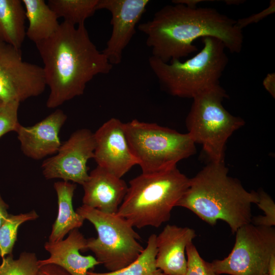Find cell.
Listing matches in <instances>:
<instances>
[{
	"label": "cell",
	"instance_id": "6da1fadb",
	"mask_svg": "<svg viewBox=\"0 0 275 275\" xmlns=\"http://www.w3.org/2000/svg\"><path fill=\"white\" fill-rule=\"evenodd\" d=\"M174 4L163 7L151 20L138 25L147 37L152 56L164 63L181 60L198 50L195 40L206 37L220 40L231 53L241 52L243 35L236 20L213 8Z\"/></svg>",
	"mask_w": 275,
	"mask_h": 275
},
{
	"label": "cell",
	"instance_id": "7a4b0ae2",
	"mask_svg": "<svg viewBox=\"0 0 275 275\" xmlns=\"http://www.w3.org/2000/svg\"><path fill=\"white\" fill-rule=\"evenodd\" d=\"M35 45L49 89V108L82 95L94 77L107 74L113 68L91 40L85 24L76 26L63 21L51 37Z\"/></svg>",
	"mask_w": 275,
	"mask_h": 275
},
{
	"label": "cell",
	"instance_id": "3957f363",
	"mask_svg": "<svg viewBox=\"0 0 275 275\" xmlns=\"http://www.w3.org/2000/svg\"><path fill=\"white\" fill-rule=\"evenodd\" d=\"M224 162H210L195 176L177 204L188 209L211 226L219 220L231 232L251 223V206L258 201L257 192L246 190L240 182L228 175Z\"/></svg>",
	"mask_w": 275,
	"mask_h": 275
},
{
	"label": "cell",
	"instance_id": "277c9868",
	"mask_svg": "<svg viewBox=\"0 0 275 275\" xmlns=\"http://www.w3.org/2000/svg\"><path fill=\"white\" fill-rule=\"evenodd\" d=\"M189 178L177 167L167 171L143 173L129 181L117 212L133 227H159L169 221L171 211L187 189Z\"/></svg>",
	"mask_w": 275,
	"mask_h": 275
},
{
	"label": "cell",
	"instance_id": "5b68a950",
	"mask_svg": "<svg viewBox=\"0 0 275 275\" xmlns=\"http://www.w3.org/2000/svg\"><path fill=\"white\" fill-rule=\"evenodd\" d=\"M203 46L195 56L182 62L173 60L164 63L150 56L148 63L162 90L173 96L193 98L219 85V79L229 59L223 43L206 37Z\"/></svg>",
	"mask_w": 275,
	"mask_h": 275
},
{
	"label": "cell",
	"instance_id": "8992f818",
	"mask_svg": "<svg viewBox=\"0 0 275 275\" xmlns=\"http://www.w3.org/2000/svg\"><path fill=\"white\" fill-rule=\"evenodd\" d=\"M132 155L143 173H153L177 167L180 160L196 153L188 134L134 119L123 124Z\"/></svg>",
	"mask_w": 275,
	"mask_h": 275
},
{
	"label": "cell",
	"instance_id": "52a82bcc",
	"mask_svg": "<svg viewBox=\"0 0 275 275\" xmlns=\"http://www.w3.org/2000/svg\"><path fill=\"white\" fill-rule=\"evenodd\" d=\"M228 97L220 84L202 92L193 98L186 117L187 133L195 144L202 145L210 162H224L228 139L245 123L223 106Z\"/></svg>",
	"mask_w": 275,
	"mask_h": 275
},
{
	"label": "cell",
	"instance_id": "ba28073f",
	"mask_svg": "<svg viewBox=\"0 0 275 275\" xmlns=\"http://www.w3.org/2000/svg\"><path fill=\"white\" fill-rule=\"evenodd\" d=\"M95 227L97 238L87 239L86 250L109 271L122 269L135 261L144 248L140 235L124 218L82 205L76 211Z\"/></svg>",
	"mask_w": 275,
	"mask_h": 275
},
{
	"label": "cell",
	"instance_id": "9c48e42d",
	"mask_svg": "<svg viewBox=\"0 0 275 275\" xmlns=\"http://www.w3.org/2000/svg\"><path fill=\"white\" fill-rule=\"evenodd\" d=\"M235 241L229 255L210 263L218 275H264L271 255L275 254L273 227L243 225L235 232Z\"/></svg>",
	"mask_w": 275,
	"mask_h": 275
},
{
	"label": "cell",
	"instance_id": "30bf717a",
	"mask_svg": "<svg viewBox=\"0 0 275 275\" xmlns=\"http://www.w3.org/2000/svg\"><path fill=\"white\" fill-rule=\"evenodd\" d=\"M46 87L43 68L23 60L20 49L0 41V101L20 103Z\"/></svg>",
	"mask_w": 275,
	"mask_h": 275
},
{
	"label": "cell",
	"instance_id": "8fae6325",
	"mask_svg": "<svg viewBox=\"0 0 275 275\" xmlns=\"http://www.w3.org/2000/svg\"><path fill=\"white\" fill-rule=\"evenodd\" d=\"M95 148L94 133L87 128L76 130L55 155L43 161V176L46 179L59 178L82 185L89 177L87 162L94 158Z\"/></svg>",
	"mask_w": 275,
	"mask_h": 275
},
{
	"label": "cell",
	"instance_id": "7c38bea8",
	"mask_svg": "<svg viewBox=\"0 0 275 275\" xmlns=\"http://www.w3.org/2000/svg\"><path fill=\"white\" fill-rule=\"evenodd\" d=\"M149 0H99L97 10L111 14V35L101 51L113 66L119 64L122 54L135 33V27L146 11Z\"/></svg>",
	"mask_w": 275,
	"mask_h": 275
},
{
	"label": "cell",
	"instance_id": "4fadbf2b",
	"mask_svg": "<svg viewBox=\"0 0 275 275\" xmlns=\"http://www.w3.org/2000/svg\"><path fill=\"white\" fill-rule=\"evenodd\" d=\"M123 124L118 119L112 118L94 133L93 158L97 166L121 178L137 164L128 145Z\"/></svg>",
	"mask_w": 275,
	"mask_h": 275
},
{
	"label": "cell",
	"instance_id": "5bb4252c",
	"mask_svg": "<svg viewBox=\"0 0 275 275\" xmlns=\"http://www.w3.org/2000/svg\"><path fill=\"white\" fill-rule=\"evenodd\" d=\"M67 119L62 110L57 109L33 126L19 124L15 132L23 153L35 160L56 154L62 144L60 131Z\"/></svg>",
	"mask_w": 275,
	"mask_h": 275
},
{
	"label": "cell",
	"instance_id": "9a60e30c",
	"mask_svg": "<svg viewBox=\"0 0 275 275\" xmlns=\"http://www.w3.org/2000/svg\"><path fill=\"white\" fill-rule=\"evenodd\" d=\"M82 186V205L109 214L117 213L128 189L121 178L98 166Z\"/></svg>",
	"mask_w": 275,
	"mask_h": 275
},
{
	"label": "cell",
	"instance_id": "2e32d148",
	"mask_svg": "<svg viewBox=\"0 0 275 275\" xmlns=\"http://www.w3.org/2000/svg\"><path fill=\"white\" fill-rule=\"evenodd\" d=\"M196 236V231L189 227L166 225L156 235V267L166 275H185L186 248Z\"/></svg>",
	"mask_w": 275,
	"mask_h": 275
},
{
	"label": "cell",
	"instance_id": "e0dca14e",
	"mask_svg": "<svg viewBox=\"0 0 275 275\" xmlns=\"http://www.w3.org/2000/svg\"><path fill=\"white\" fill-rule=\"evenodd\" d=\"M87 239L75 229L69 233L68 237L56 242L47 241L45 249L49 257L39 260V267L46 264L58 265L70 275H87L90 269L100 264L95 257L91 255L84 256L80 251H86Z\"/></svg>",
	"mask_w": 275,
	"mask_h": 275
},
{
	"label": "cell",
	"instance_id": "ac0fdd59",
	"mask_svg": "<svg viewBox=\"0 0 275 275\" xmlns=\"http://www.w3.org/2000/svg\"><path fill=\"white\" fill-rule=\"evenodd\" d=\"M58 198V214L52 225L48 241L56 242L63 239L72 230L81 227L85 220L73 209V197L75 183L58 181L53 184Z\"/></svg>",
	"mask_w": 275,
	"mask_h": 275
},
{
	"label": "cell",
	"instance_id": "d6986e66",
	"mask_svg": "<svg viewBox=\"0 0 275 275\" xmlns=\"http://www.w3.org/2000/svg\"><path fill=\"white\" fill-rule=\"evenodd\" d=\"M29 22L26 36L35 44L48 39L60 23L54 11L44 0H22Z\"/></svg>",
	"mask_w": 275,
	"mask_h": 275
},
{
	"label": "cell",
	"instance_id": "ffe728a7",
	"mask_svg": "<svg viewBox=\"0 0 275 275\" xmlns=\"http://www.w3.org/2000/svg\"><path fill=\"white\" fill-rule=\"evenodd\" d=\"M25 10L21 0H0V41L20 49L26 30Z\"/></svg>",
	"mask_w": 275,
	"mask_h": 275
},
{
	"label": "cell",
	"instance_id": "44dd1931",
	"mask_svg": "<svg viewBox=\"0 0 275 275\" xmlns=\"http://www.w3.org/2000/svg\"><path fill=\"white\" fill-rule=\"evenodd\" d=\"M156 234H151L148 238L146 248L138 258L128 266L108 272L89 271L87 275H166L156 266Z\"/></svg>",
	"mask_w": 275,
	"mask_h": 275
},
{
	"label": "cell",
	"instance_id": "7402d4cb",
	"mask_svg": "<svg viewBox=\"0 0 275 275\" xmlns=\"http://www.w3.org/2000/svg\"><path fill=\"white\" fill-rule=\"evenodd\" d=\"M99 0H49L47 4L58 18L74 25L85 24L96 11Z\"/></svg>",
	"mask_w": 275,
	"mask_h": 275
},
{
	"label": "cell",
	"instance_id": "603a6c76",
	"mask_svg": "<svg viewBox=\"0 0 275 275\" xmlns=\"http://www.w3.org/2000/svg\"><path fill=\"white\" fill-rule=\"evenodd\" d=\"M39 215L35 210L8 216L0 227V257L2 258L12 254L19 227L24 223L34 221Z\"/></svg>",
	"mask_w": 275,
	"mask_h": 275
},
{
	"label": "cell",
	"instance_id": "cb8c5ba5",
	"mask_svg": "<svg viewBox=\"0 0 275 275\" xmlns=\"http://www.w3.org/2000/svg\"><path fill=\"white\" fill-rule=\"evenodd\" d=\"M38 260L34 253L22 252L16 259L9 255L2 258L0 275H38Z\"/></svg>",
	"mask_w": 275,
	"mask_h": 275
},
{
	"label": "cell",
	"instance_id": "d4e9b609",
	"mask_svg": "<svg viewBox=\"0 0 275 275\" xmlns=\"http://www.w3.org/2000/svg\"><path fill=\"white\" fill-rule=\"evenodd\" d=\"M186 254L187 268L185 275H218L213 270L210 263L201 257L193 242L186 246Z\"/></svg>",
	"mask_w": 275,
	"mask_h": 275
},
{
	"label": "cell",
	"instance_id": "484cf974",
	"mask_svg": "<svg viewBox=\"0 0 275 275\" xmlns=\"http://www.w3.org/2000/svg\"><path fill=\"white\" fill-rule=\"evenodd\" d=\"M19 104L17 101H0V138L9 132L16 131L20 124L18 119Z\"/></svg>",
	"mask_w": 275,
	"mask_h": 275
},
{
	"label": "cell",
	"instance_id": "4316f807",
	"mask_svg": "<svg viewBox=\"0 0 275 275\" xmlns=\"http://www.w3.org/2000/svg\"><path fill=\"white\" fill-rule=\"evenodd\" d=\"M257 205L264 213L252 217L251 223L256 226L273 227L275 225V204L272 198L263 190L257 192Z\"/></svg>",
	"mask_w": 275,
	"mask_h": 275
},
{
	"label": "cell",
	"instance_id": "83f0119b",
	"mask_svg": "<svg viewBox=\"0 0 275 275\" xmlns=\"http://www.w3.org/2000/svg\"><path fill=\"white\" fill-rule=\"evenodd\" d=\"M275 12V1L271 0L269 2V6L261 12L250 15L245 18H240L236 20V24L238 28L242 29L252 23H257L268 15Z\"/></svg>",
	"mask_w": 275,
	"mask_h": 275
},
{
	"label": "cell",
	"instance_id": "f1b7e54d",
	"mask_svg": "<svg viewBox=\"0 0 275 275\" xmlns=\"http://www.w3.org/2000/svg\"><path fill=\"white\" fill-rule=\"evenodd\" d=\"M38 275H70V274L58 265L49 264L40 266Z\"/></svg>",
	"mask_w": 275,
	"mask_h": 275
},
{
	"label": "cell",
	"instance_id": "f546056e",
	"mask_svg": "<svg viewBox=\"0 0 275 275\" xmlns=\"http://www.w3.org/2000/svg\"><path fill=\"white\" fill-rule=\"evenodd\" d=\"M263 85L266 91L274 98L275 96V74L269 73L264 79Z\"/></svg>",
	"mask_w": 275,
	"mask_h": 275
},
{
	"label": "cell",
	"instance_id": "4dcf8cb0",
	"mask_svg": "<svg viewBox=\"0 0 275 275\" xmlns=\"http://www.w3.org/2000/svg\"><path fill=\"white\" fill-rule=\"evenodd\" d=\"M8 208L9 206L4 201L0 194V227L4 223L9 214L8 212Z\"/></svg>",
	"mask_w": 275,
	"mask_h": 275
},
{
	"label": "cell",
	"instance_id": "1f68e13d",
	"mask_svg": "<svg viewBox=\"0 0 275 275\" xmlns=\"http://www.w3.org/2000/svg\"><path fill=\"white\" fill-rule=\"evenodd\" d=\"M267 273L269 275H275V254H272L269 259Z\"/></svg>",
	"mask_w": 275,
	"mask_h": 275
},
{
	"label": "cell",
	"instance_id": "d6a6232c",
	"mask_svg": "<svg viewBox=\"0 0 275 275\" xmlns=\"http://www.w3.org/2000/svg\"><path fill=\"white\" fill-rule=\"evenodd\" d=\"M264 275H269V274H268L267 273H266V274H265Z\"/></svg>",
	"mask_w": 275,
	"mask_h": 275
}]
</instances>
